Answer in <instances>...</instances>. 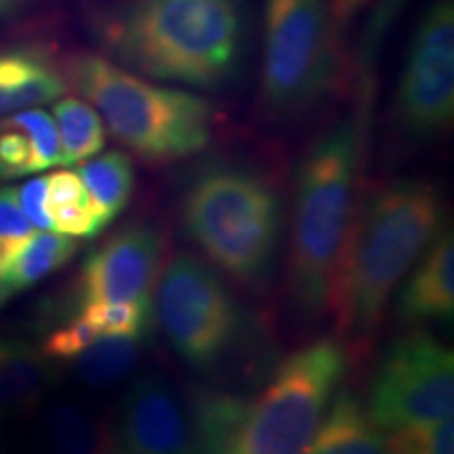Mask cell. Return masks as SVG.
<instances>
[{"label":"cell","instance_id":"obj_1","mask_svg":"<svg viewBox=\"0 0 454 454\" xmlns=\"http://www.w3.org/2000/svg\"><path fill=\"white\" fill-rule=\"evenodd\" d=\"M446 227V202L427 179H391L356 204L334 270L328 314L362 349L383 325L391 297Z\"/></svg>","mask_w":454,"mask_h":454},{"label":"cell","instance_id":"obj_2","mask_svg":"<svg viewBox=\"0 0 454 454\" xmlns=\"http://www.w3.org/2000/svg\"><path fill=\"white\" fill-rule=\"evenodd\" d=\"M366 106L340 118L317 137L299 164L291 244L286 257V301L294 320L314 326L328 316V299L351 217L364 147Z\"/></svg>","mask_w":454,"mask_h":454},{"label":"cell","instance_id":"obj_3","mask_svg":"<svg viewBox=\"0 0 454 454\" xmlns=\"http://www.w3.org/2000/svg\"><path fill=\"white\" fill-rule=\"evenodd\" d=\"M99 38L133 72L215 89L240 61L244 0H121L101 17Z\"/></svg>","mask_w":454,"mask_h":454},{"label":"cell","instance_id":"obj_4","mask_svg":"<svg viewBox=\"0 0 454 454\" xmlns=\"http://www.w3.org/2000/svg\"><path fill=\"white\" fill-rule=\"evenodd\" d=\"M187 238L207 263L242 286L271 278L282 236V202L271 181L238 164L202 170L181 202Z\"/></svg>","mask_w":454,"mask_h":454},{"label":"cell","instance_id":"obj_5","mask_svg":"<svg viewBox=\"0 0 454 454\" xmlns=\"http://www.w3.org/2000/svg\"><path fill=\"white\" fill-rule=\"evenodd\" d=\"M67 76L112 137L144 160H184L211 141L213 107L198 95L147 82L99 55L74 61Z\"/></svg>","mask_w":454,"mask_h":454},{"label":"cell","instance_id":"obj_6","mask_svg":"<svg viewBox=\"0 0 454 454\" xmlns=\"http://www.w3.org/2000/svg\"><path fill=\"white\" fill-rule=\"evenodd\" d=\"M348 351L337 339H320L286 357L219 454H305L343 383Z\"/></svg>","mask_w":454,"mask_h":454},{"label":"cell","instance_id":"obj_7","mask_svg":"<svg viewBox=\"0 0 454 454\" xmlns=\"http://www.w3.org/2000/svg\"><path fill=\"white\" fill-rule=\"evenodd\" d=\"M326 0H265L261 107L274 121L309 112L337 82Z\"/></svg>","mask_w":454,"mask_h":454},{"label":"cell","instance_id":"obj_8","mask_svg":"<svg viewBox=\"0 0 454 454\" xmlns=\"http://www.w3.org/2000/svg\"><path fill=\"white\" fill-rule=\"evenodd\" d=\"M154 294L158 325L175 354L202 372L223 364L244 325L223 278L207 261L179 253L164 261Z\"/></svg>","mask_w":454,"mask_h":454},{"label":"cell","instance_id":"obj_9","mask_svg":"<svg viewBox=\"0 0 454 454\" xmlns=\"http://www.w3.org/2000/svg\"><path fill=\"white\" fill-rule=\"evenodd\" d=\"M366 411L379 429L387 431L452 419V349L427 331L394 340L374 372Z\"/></svg>","mask_w":454,"mask_h":454},{"label":"cell","instance_id":"obj_10","mask_svg":"<svg viewBox=\"0 0 454 454\" xmlns=\"http://www.w3.org/2000/svg\"><path fill=\"white\" fill-rule=\"evenodd\" d=\"M454 116V3L435 0L421 17L395 93L397 124L411 137L444 133Z\"/></svg>","mask_w":454,"mask_h":454},{"label":"cell","instance_id":"obj_11","mask_svg":"<svg viewBox=\"0 0 454 454\" xmlns=\"http://www.w3.org/2000/svg\"><path fill=\"white\" fill-rule=\"evenodd\" d=\"M167 240L154 223L122 225L82 263L76 284L81 308L89 303L152 305Z\"/></svg>","mask_w":454,"mask_h":454},{"label":"cell","instance_id":"obj_12","mask_svg":"<svg viewBox=\"0 0 454 454\" xmlns=\"http://www.w3.org/2000/svg\"><path fill=\"white\" fill-rule=\"evenodd\" d=\"M116 429L127 454H200L194 397L164 374L130 385Z\"/></svg>","mask_w":454,"mask_h":454},{"label":"cell","instance_id":"obj_13","mask_svg":"<svg viewBox=\"0 0 454 454\" xmlns=\"http://www.w3.org/2000/svg\"><path fill=\"white\" fill-rule=\"evenodd\" d=\"M395 314L404 325L450 322L454 316V236L448 225L400 284Z\"/></svg>","mask_w":454,"mask_h":454},{"label":"cell","instance_id":"obj_14","mask_svg":"<svg viewBox=\"0 0 454 454\" xmlns=\"http://www.w3.org/2000/svg\"><path fill=\"white\" fill-rule=\"evenodd\" d=\"M61 164L57 124L43 110L0 118V181L24 177Z\"/></svg>","mask_w":454,"mask_h":454},{"label":"cell","instance_id":"obj_15","mask_svg":"<svg viewBox=\"0 0 454 454\" xmlns=\"http://www.w3.org/2000/svg\"><path fill=\"white\" fill-rule=\"evenodd\" d=\"M67 81L41 51L13 49L0 53V118L57 101Z\"/></svg>","mask_w":454,"mask_h":454},{"label":"cell","instance_id":"obj_16","mask_svg":"<svg viewBox=\"0 0 454 454\" xmlns=\"http://www.w3.org/2000/svg\"><path fill=\"white\" fill-rule=\"evenodd\" d=\"M305 454H387L381 429L349 389H337Z\"/></svg>","mask_w":454,"mask_h":454},{"label":"cell","instance_id":"obj_17","mask_svg":"<svg viewBox=\"0 0 454 454\" xmlns=\"http://www.w3.org/2000/svg\"><path fill=\"white\" fill-rule=\"evenodd\" d=\"M44 434L53 454H127L118 429L104 414L78 402L49 408Z\"/></svg>","mask_w":454,"mask_h":454},{"label":"cell","instance_id":"obj_18","mask_svg":"<svg viewBox=\"0 0 454 454\" xmlns=\"http://www.w3.org/2000/svg\"><path fill=\"white\" fill-rule=\"evenodd\" d=\"M51 371L41 349L0 339V417L32 412L49 389Z\"/></svg>","mask_w":454,"mask_h":454},{"label":"cell","instance_id":"obj_19","mask_svg":"<svg viewBox=\"0 0 454 454\" xmlns=\"http://www.w3.org/2000/svg\"><path fill=\"white\" fill-rule=\"evenodd\" d=\"M47 213L53 230L72 238H95L107 225L74 170L47 175Z\"/></svg>","mask_w":454,"mask_h":454},{"label":"cell","instance_id":"obj_20","mask_svg":"<svg viewBox=\"0 0 454 454\" xmlns=\"http://www.w3.org/2000/svg\"><path fill=\"white\" fill-rule=\"evenodd\" d=\"M78 177L106 223L121 215L135 192V167L124 152H106L81 162Z\"/></svg>","mask_w":454,"mask_h":454},{"label":"cell","instance_id":"obj_21","mask_svg":"<svg viewBox=\"0 0 454 454\" xmlns=\"http://www.w3.org/2000/svg\"><path fill=\"white\" fill-rule=\"evenodd\" d=\"M78 253L76 238L53 231H34L4 271L11 293H21L66 268Z\"/></svg>","mask_w":454,"mask_h":454},{"label":"cell","instance_id":"obj_22","mask_svg":"<svg viewBox=\"0 0 454 454\" xmlns=\"http://www.w3.org/2000/svg\"><path fill=\"white\" fill-rule=\"evenodd\" d=\"M53 116L59 133L61 164L66 167L89 160L106 147L104 121L87 101L78 98L59 99L53 106Z\"/></svg>","mask_w":454,"mask_h":454},{"label":"cell","instance_id":"obj_23","mask_svg":"<svg viewBox=\"0 0 454 454\" xmlns=\"http://www.w3.org/2000/svg\"><path fill=\"white\" fill-rule=\"evenodd\" d=\"M144 337H99L74 357V371L90 385L124 381L141 357Z\"/></svg>","mask_w":454,"mask_h":454},{"label":"cell","instance_id":"obj_24","mask_svg":"<svg viewBox=\"0 0 454 454\" xmlns=\"http://www.w3.org/2000/svg\"><path fill=\"white\" fill-rule=\"evenodd\" d=\"M152 305L141 303H89L78 317L99 337H144L150 326Z\"/></svg>","mask_w":454,"mask_h":454},{"label":"cell","instance_id":"obj_25","mask_svg":"<svg viewBox=\"0 0 454 454\" xmlns=\"http://www.w3.org/2000/svg\"><path fill=\"white\" fill-rule=\"evenodd\" d=\"M385 450L387 454H454L452 419L391 429L385 438Z\"/></svg>","mask_w":454,"mask_h":454},{"label":"cell","instance_id":"obj_26","mask_svg":"<svg viewBox=\"0 0 454 454\" xmlns=\"http://www.w3.org/2000/svg\"><path fill=\"white\" fill-rule=\"evenodd\" d=\"M34 231L36 230L20 207L17 187H0V271L3 276Z\"/></svg>","mask_w":454,"mask_h":454},{"label":"cell","instance_id":"obj_27","mask_svg":"<svg viewBox=\"0 0 454 454\" xmlns=\"http://www.w3.org/2000/svg\"><path fill=\"white\" fill-rule=\"evenodd\" d=\"M99 334L90 328L81 317H74L67 325L55 328L47 339L43 340L41 354L47 360H74L81 351L89 348Z\"/></svg>","mask_w":454,"mask_h":454},{"label":"cell","instance_id":"obj_28","mask_svg":"<svg viewBox=\"0 0 454 454\" xmlns=\"http://www.w3.org/2000/svg\"><path fill=\"white\" fill-rule=\"evenodd\" d=\"M17 196H20V207L30 219L34 227L43 231L53 230L51 217L47 213V177H34L26 181L24 185L17 187Z\"/></svg>","mask_w":454,"mask_h":454},{"label":"cell","instance_id":"obj_29","mask_svg":"<svg viewBox=\"0 0 454 454\" xmlns=\"http://www.w3.org/2000/svg\"><path fill=\"white\" fill-rule=\"evenodd\" d=\"M404 3L406 0H383L381 7H379L377 13L372 15L371 27H368V43H371V47L379 43V36H381L385 27L394 21L397 11L404 7Z\"/></svg>","mask_w":454,"mask_h":454},{"label":"cell","instance_id":"obj_30","mask_svg":"<svg viewBox=\"0 0 454 454\" xmlns=\"http://www.w3.org/2000/svg\"><path fill=\"white\" fill-rule=\"evenodd\" d=\"M362 3H364V0H333V7H334V13L343 20L345 15L354 13V11L360 7Z\"/></svg>","mask_w":454,"mask_h":454},{"label":"cell","instance_id":"obj_31","mask_svg":"<svg viewBox=\"0 0 454 454\" xmlns=\"http://www.w3.org/2000/svg\"><path fill=\"white\" fill-rule=\"evenodd\" d=\"M11 297H13V293H11L7 280H4L3 271H0V308H3V305L7 303V301H9Z\"/></svg>","mask_w":454,"mask_h":454},{"label":"cell","instance_id":"obj_32","mask_svg":"<svg viewBox=\"0 0 454 454\" xmlns=\"http://www.w3.org/2000/svg\"><path fill=\"white\" fill-rule=\"evenodd\" d=\"M17 3V0H0V11H7L13 7V4Z\"/></svg>","mask_w":454,"mask_h":454},{"label":"cell","instance_id":"obj_33","mask_svg":"<svg viewBox=\"0 0 454 454\" xmlns=\"http://www.w3.org/2000/svg\"><path fill=\"white\" fill-rule=\"evenodd\" d=\"M0 454H4V435H3V431H0Z\"/></svg>","mask_w":454,"mask_h":454}]
</instances>
